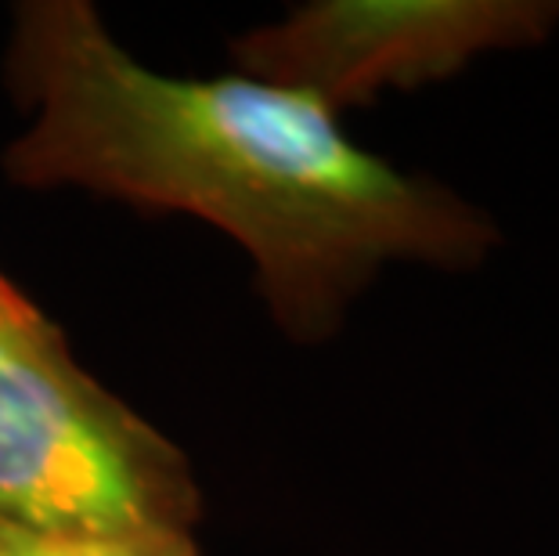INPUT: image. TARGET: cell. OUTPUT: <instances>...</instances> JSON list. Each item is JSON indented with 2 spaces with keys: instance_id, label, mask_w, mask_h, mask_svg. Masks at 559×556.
Instances as JSON below:
<instances>
[{
  "instance_id": "6",
  "label": "cell",
  "mask_w": 559,
  "mask_h": 556,
  "mask_svg": "<svg viewBox=\"0 0 559 556\" xmlns=\"http://www.w3.org/2000/svg\"><path fill=\"white\" fill-rule=\"evenodd\" d=\"M0 556H44V549L37 546V542L0 528Z\"/></svg>"
},
{
  "instance_id": "5",
  "label": "cell",
  "mask_w": 559,
  "mask_h": 556,
  "mask_svg": "<svg viewBox=\"0 0 559 556\" xmlns=\"http://www.w3.org/2000/svg\"><path fill=\"white\" fill-rule=\"evenodd\" d=\"M37 311H40V307L33 304L22 289L11 286V282L4 279V271H0V326L22 322V318H33Z\"/></svg>"
},
{
  "instance_id": "2",
  "label": "cell",
  "mask_w": 559,
  "mask_h": 556,
  "mask_svg": "<svg viewBox=\"0 0 559 556\" xmlns=\"http://www.w3.org/2000/svg\"><path fill=\"white\" fill-rule=\"evenodd\" d=\"M188 459L37 311L0 326V528L37 546L195 535Z\"/></svg>"
},
{
  "instance_id": "4",
  "label": "cell",
  "mask_w": 559,
  "mask_h": 556,
  "mask_svg": "<svg viewBox=\"0 0 559 556\" xmlns=\"http://www.w3.org/2000/svg\"><path fill=\"white\" fill-rule=\"evenodd\" d=\"M44 556H199L195 535L130 539V542H83V546H40Z\"/></svg>"
},
{
  "instance_id": "3",
  "label": "cell",
  "mask_w": 559,
  "mask_h": 556,
  "mask_svg": "<svg viewBox=\"0 0 559 556\" xmlns=\"http://www.w3.org/2000/svg\"><path fill=\"white\" fill-rule=\"evenodd\" d=\"M559 0H314L231 44L246 73L329 113L459 76L484 55L542 47Z\"/></svg>"
},
{
  "instance_id": "1",
  "label": "cell",
  "mask_w": 559,
  "mask_h": 556,
  "mask_svg": "<svg viewBox=\"0 0 559 556\" xmlns=\"http://www.w3.org/2000/svg\"><path fill=\"white\" fill-rule=\"evenodd\" d=\"M8 84L33 109L11 181L217 224L293 340H329L386 264L473 271L502 242L480 206L361 149L321 102L253 73H156L87 0L19 8Z\"/></svg>"
}]
</instances>
